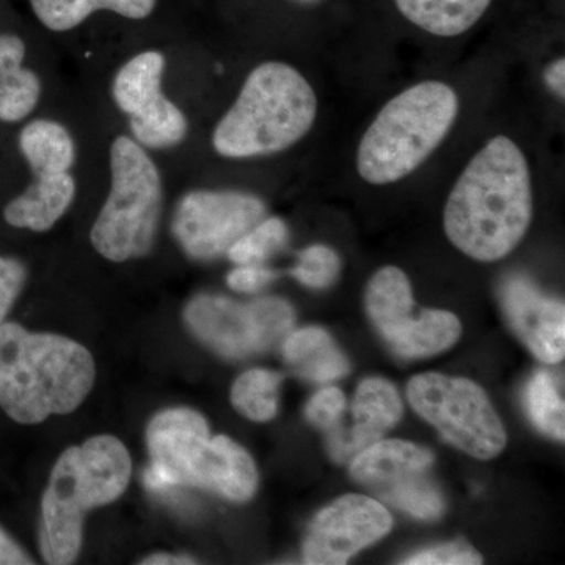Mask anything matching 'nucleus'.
<instances>
[{"mask_svg":"<svg viewBox=\"0 0 565 565\" xmlns=\"http://www.w3.org/2000/svg\"><path fill=\"white\" fill-rule=\"evenodd\" d=\"M533 181L525 152L509 137L487 141L449 192L446 236L457 250L481 263L505 258L533 222Z\"/></svg>","mask_w":565,"mask_h":565,"instance_id":"1","label":"nucleus"},{"mask_svg":"<svg viewBox=\"0 0 565 565\" xmlns=\"http://www.w3.org/2000/svg\"><path fill=\"white\" fill-rule=\"evenodd\" d=\"M95 360L61 334L0 326V408L18 424H39L76 411L95 384Z\"/></svg>","mask_w":565,"mask_h":565,"instance_id":"2","label":"nucleus"},{"mask_svg":"<svg viewBox=\"0 0 565 565\" xmlns=\"http://www.w3.org/2000/svg\"><path fill=\"white\" fill-rule=\"evenodd\" d=\"M131 471L128 449L111 435H96L58 457L41 501L40 550L47 564L74 563L85 515L117 501L128 489Z\"/></svg>","mask_w":565,"mask_h":565,"instance_id":"3","label":"nucleus"},{"mask_svg":"<svg viewBox=\"0 0 565 565\" xmlns=\"http://www.w3.org/2000/svg\"><path fill=\"white\" fill-rule=\"evenodd\" d=\"M318 96L300 71L282 62L256 66L212 134L222 158L250 159L294 147L313 128Z\"/></svg>","mask_w":565,"mask_h":565,"instance_id":"4","label":"nucleus"},{"mask_svg":"<svg viewBox=\"0 0 565 565\" xmlns=\"http://www.w3.org/2000/svg\"><path fill=\"white\" fill-rule=\"evenodd\" d=\"M459 115L455 88L424 81L382 107L356 150V170L374 185L404 180L446 139Z\"/></svg>","mask_w":565,"mask_h":565,"instance_id":"5","label":"nucleus"},{"mask_svg":"<svg viewBox=\"0 0 565 565\" xmlns=\"http://www.w3.org/2000/svg\"><path fill=\"white\" fill-rule=\"evenodd\" d=\"M151 462L162 465L177 479L245 503L258 489V470L252 456L226 435L211 437L199 412L178 407L163 411L147 429Z\"/></svg>","mask_w":565,"mask_h":565,"instance_id":"6","label":"nucleus"},{"mask_svg":"<svg viewBox=\"0 0 565 565\" xmlns=\"http://www.w3.org/2000/svg\"><path fill=\"white\" fill-rule=\"evenodd\" d=\"M110 174L109 195L92 226V245L111 263L143 258L161 222V173L141 145L120 136L111 141Z\"/></svg>","mask_w":565,"mask_h":565,"instance_id":"7","label":"nucleus"},{"mask_svg":"<svg viewBox=\"0 0 565 565\" xmlns=\"http://www.w3.org/2000/svg\"><path fill=\"white\" fill-rule=\"evenodd\" d=\"M407 397L416 414L465 455L490 460L503 452L508 444L503 423L484 388L470 379L415 375L408 382Z\"/></svg>","mask_w":565,"mask_h":565,"instance_id":"8","label":"nucleus"},{"mask_svg":"<svg viewBox=\"0 0 565 565\" xmlns=\"http://www.w3.org/2000/svg\"><path fill=\"white\" fill-rule=\"evenodd\" d=\"M364 303L375 330L404 359H426L448 351L462 334L459 319L449 311L422 310L415 315L411 280L399 267H382L373 275Z\"/></svg>","mask_w":565,"mask_h":565,"instance_id":"9","label":"nucleus"},{"mask_svg":"<svg viewBox=\"0 0 565 565\" xmlns=\"http://www.w3.org/2000/svg\"><path fill=\"white\" fill-rule=\"evenodd\" d=\"M185 323L202 343L228 359H245L273 349L291 333V303L263 297L243 303L223 296L203 294L184 310Z\"/></svg>","mask_w":565,"mask_h":565,"instance_id":"10","label":"nucleus"},{"mask_svg":"<svg viewBox=\"0 0 565 565\" xmlns=\"http://www.w3.org/2000/svg\"><path fill=\"white\" fill-rule=\"evenodd\" d=\"M266 215L259 196L237 191H192L181 196L172 221L174 239L189 258L211 262Z\"/></svg>","mask_w":565,"mask_h":565,"instance_id":"11","label":"nucleus"},{"mask_svg":"<svg viewBox=\"0 0 565 565\" xmlns=\"http://www.w3.org/2000/svg\"><path fill=\"white\" fill-rule=\"evenodd\" d=\"M393 516L377 500L344 494L323 508L303 542V563L341 565L392 531Z\"/></svg>","mask_w":565,"mask_h":565,"instance_id":"12","label":"nucleus"},{"mask_svg":"<svg viewBox=\"0 0 565 565\" xmlns=\"http://www.w3.org/2000/svg\"><path fill=\"white\" fill-rule=\"evenodd\" d=\"M500 302L509 326L533 355L550 364L564 359V302L546 297L520 275L501 285Z\"/></svg>","mask_w":565,"mask_h":565,"instance_id":"13","label":"nucleus"},{"mask_svg":"<svg viewBox=\"0 0 565 565\" xmlns=\"http://www.w3.org/2000/svg\"><path fill=\"white\" fill-rule=\"evenodd\" d=\"M403 414V401L392 382L382 377L364 379L353 396L352 426L340 422L327 430L330 456L337 462H348L381 440L399 423Z\"/></svg>","mask_w":565,"mask_h":565,"instance_id":"14","label":"nucleus"},{"mask_svg":"<svg viewBox=\"0 0 565 565\" xmlns=\"http://www.w3.org/2000/svg\"><path fill=\"white\" fill-rule=\"evenodd\" d=\"M433 463L434 455L424 446L381 438L353 457L351 475L375 493L404 479L427 473Z\"/></svg>","mask_w":565,"mask_h":565,"instance_id":"15","label":"nucleus"},{"mask_svg":"<svg viewBox=\"0 0 565 565\" xmlns=\"http://www.w3.org/2000/svg\"><path fill=\"white\" fill-rule=\"evenodd\" d=\"M76 189V180L70 172L35 177L21 195L7 204L3 218L13 228L50 232L70 210Z\"/></svg>","mask_w":565,"mask_h":565,"instance_id":"16","label":"nucleus"},{"mask_svg":"<svg viewBox=\"0 0 565 565\" xmlns=\"http://www.w3.org/2000/svg\"><path fill=\"white\" fill-rule=\"evenodd\" d=\"M24 40L13 33H0V121L18 122L39 106L41 81L25 68Z\"/></svg>","mask_w":565,"mask_h":565,"instance_id":"17","label":"nucleus"},{"mask_svg":"<svg viewBox=\"0 0 565 565\" xmlns=\"http://www.w3.org/2000/svg\"><path fill=\"white\" fill-rule=\"evenodd\" d=\"M282 356L305 381L327 384L344 377L351 370L332 337L319 327H307L288 333L282 340Z\"/></svg>","mask_w":565,"mask_h":565,"instance_id":"18","label":"nucleus"},{"mask_svg":"<svg viewBox=\"0 0 565 565\" xmlns=\"http://www.w3.org/2000/svg\"><path fill=\"white\" fill-rule=\"evenodd\" d=\"M405 20L430 35H462L484 17L492 0H394Z\"/></svg>","mask_w":565,"mask_h":565,"instance_id":"19","label":"nucleus"},{"mask_svg":"<svg viewBox=\"0 0 565 565\" xmlns=\"http://www.w3.org/2000/svg\"><path fill=\"white\" fill-rule=\"evenodd\" d=\"M21 154L35 177L68 173L76 162V143L61 122L33 120L21 129Z\"/></svg>","mask_w":565,"mask_h":565,"instance_id":"20","label":"nucleus"},{"mask_svg":"<svg viewBox=\"0 0 565 565\" xmlns=\"http://www.w3.org/2000/svg\"><path fill=\"white\" fill-rule=\"evenodd\" d=\"M158 0H31L33 13L52 32H68L96 11L107 10L128 20H145Z\"/></svg>","mask_w":565,"mask_h":565,"instance_id":"21","label":"nucleus"},{"mask_svg":"<svg viewBox=\"0 0 565 565\" xmlns=\"http://www.w3.org/2000/svg\"><path fill=\"white\" fill-rule=\"evenodd\" d=\"M166 57L159 51H145L125 63L115 76L111 96L122 114L132 117L162 95Z\"/></svg>","mask_w":565,"mask_h":565,"instance_id":"22","label":"nucleus"},{"mask_svg":"<svg viewBox=\"0 0 565 565\" xmlns=\"http://www.w3.org/2000/svg\"><path fill=\"white\" fill-rule=\"evenodd\" d=\"M134 140L150 150H166L180 145L189 131V122L177 104L166 95L129 117Z\"/></svg>","mask_w":565,"mask_h":565,"instance_id":"23","label":"nucleus"},{"mask_svg":"<svg viewBox=\"0 0 565 565\" xmlns=\"http://www.w3.org/2000/svg\"><path fill=\"white\" fill-rule=\"evenodd\" d=\"M281 379V374L263 367L239 375L232 388L234 408L252 422H270L278 412Z\"/></svg>","mask_w":565,"mask_h":565,"instance_id":"24","label":"nucleus"},{"mask_svg":"<svg viewBox=\"0 0 565 565\" xmlns=\"http://www.w3.org/2000/svg\"><path fill=\"white\" fill-rule=\"evenodd\" d=\"M427 473L404 479L396 484L384 487L375 494L386 504L399 509L418 520H437L444 515L445 500L440 490L427 479Z\"/></svg>","mask_w":565,"mask_h":565,"instance_id":"25","label":"nucleus"},{"mask_svg":"<svg viewBox=\"0 0 565 565\" xmlns=\"http://www.w3.org/2000/svg\"><path fill=\"white\" fill-rule=\"evenodd\" d=\"M525 405L531 422L542 434L564 441V401L557 393L552 375L545 371H537L531 377L525 390Z\"/></svg>","mask_w":565,"mask_h":565,"instance_id":"26","label":"nucleus"},{"mask_svg":"<svg viewBox=\"0 0 565 565\" xmlns=\"http://www.w3.org/2000/svg\"><path fill=\"white\" fill-rule=\"evenodd\" d=\"M288 226L278 217L263 218L226 252L233 263L262 264L288 243Z\"/></svg>","mask_w":565,"mask_h":565,"instance_id":"27","label":"nucleus"},{"mask_svg":"<svg viewBox=\"0 0 565 565\" xmlns=\"http://www.w3.org/2000/svg\"><path fill=\"white\" fill-rule=\"evenodd\" d=\"M341 270L338 253L327 245H311L299 253V264L291 270L292 277L308 288H329Z\"/></svg>","mask_w":565,"mask_h":565,"instance_id":"28","label":"nucleus"},{"mask_svg":"<svg viewBox=\"0 0 565 565\" xmlns=\"http://www.w3.org/2000/svg\"><path fill=\"white\" fill-rule=\"evenodd\" d=\"M403 564L408 565H478L482 556L463 541L433 546L408 556Z\"/></svg>","mask_w":565,"mask_h":565,"instance_id":"29","label":"nucleus"},{"mask_svg":"<svg viewBox=\"0 0 565 565\" xmlns=\"http://www.w3.org/2000/svg\"><path fill=\"white\" fill-rule=\"evenodd\" d=\"M345 412V396L340 388L329 386L316 393L307 405L308 422L322 430H330L341 422Z\"/></svg>","mask_w":565,"mask_h":565,"instance_id":"30","label":"nucleus"},{"mask_svg":"<svg viewBox=\"0 0 565 565\" xmlns=\"http://www.w3.org/2000/svg\"><path fill=\"white\" fill-rule=\"evenodd\" d=\"M28 281V267L17 258L0 255V326L6 322Z\"/></svg>","mask_w":565,"mask_h":565,"instance_id":"31","label":"nucleus"},{"mask_svg":"<svg viewBox=\"0 0 565 565\" xmlns=\"http://www.w3.org/2000/svg\"><path fill=\"white\" fill-rule=\"evenodd\" d=\"M275 278H277V274L274 270L266 269L259 264H245L230 273L226 281L233 291L255 294L270 285Z\"/></svg>","mask_w":565,"mask_h":565,"instance_id":"32","label":"nucleus"},{"mask_svg":"<svg viewBox=\"0 0 565 565\" xmlns=\"http://www.w3.org/2000/svg\"><path fill=\"white\" fill-rule=\"evenodd\" d=\"M33 564L32 557L22 550V546L0 527V565Z\"/></svg>","mask_w":565,"mask_h":565,"instance_id":"33","label":"nucleus"},{"mask_svg":"<svg viewBox=\"0 0 565 565\" xmlns=\"http://www.w3.org/2000/svg\"><path fill=\"white\" fill-rule=\"evenodd\" d=\"M143 482L147 489L152 490V492H162V490L172 489V487L178 486L177 479L166 467L152 462L148 470L145 471Z\"/></svg>","mask_w":565,"mask_h":565,"instance_id":"34","label":"nucleus"},{"mask_svg":"<svg viewBox=\"0 0 565 565\" xmlns=\"http://www.w3.org/2000/svg\"><path fill=\"white\" fill-rule=\"evenodd\" d=\"M545 84L548 85L550 90L559 96L561 99L565 98V58L561 57L557 61L550 63L546 66L544 74Z\"/></svg>","mask_w":565,"mask_h":565,"instance_id":"35","label":"nucleus"},{"mask_svg":"<svg viewBox=\"0 0 565 565\" xmlns=\"http://www.w3.org/2000/svg\"><path fill=\"white\" fill-rule=\"evenodd\" d=\"M143 565H184V564H196V561L191 556H178V555H166V553H159V555H152L145 557L140 561Z\"/></svg>","mask_w":565,"mask_h":565,"instance_id":"36","label":"nucleus"},{"mask_svg":"<svg viewBox=\"0 0 565 565\" xmlns=\"http://www.w3.org/2000/svg\"><path fill=\"white\" fill-rule=\"evenodd\" d=\"M296 2L303 3V6H313V3H319L321 0H296Z\"/></svg>","mask_w":565,"mask_h":565,"instance_id":"37","label":"nucleus"}]
</instances>
